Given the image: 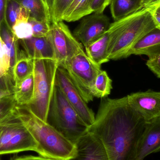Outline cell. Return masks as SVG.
<instances>
[{
    "label": "cell",
    "instance_id": "4dcf8cb0",
    "mask_svg": "<svg viewBox=\"0 0 160 160\" xmlns=\"http://www.w3.org/2000/svg\"><path fill=\"white\" fill-rule=\"evenodd\" d=\"M146 65L157 78L160 79V54L154 59L148 60Z\"/></svg>",
    "mask_w": 160,
    "mask_h": 160
},
{
    "label": "cell",
    "instance_id": "4316f807",
    "mask_svg": "<svg viewBox=\"0 0 160 160\" xmlns=\"http://www.w3.org/2000/svg\"><path fill=\"white\" fill-rule=\"evenodd\" d=\"M29 23L32 25L33 31V36L36 37H43L47 36L49 34L51 24L37 20L32 18H29Z\"/></svg>",
    "mask_w": 160,
    "mask_h": 160
},
{
    "label": "cell",
    "instance_id": "d4e9b609",
    "mask_svg": "<svg viewBox=\"0 0 160 160\" xmlns=\"http://www.w3.org/2000/svg\"><path fill=\"white\" fill-rule=\"evenodd\" d=\"M12 32L18 40L28 39L33 36L32 25L27 20L16 21L12 28Z\"/></svg>",
    "mask_w": 160,
    "mask_h": 160
},
{
    "label": "cell",
    "instance_id": "52a82bcc",
    "mask_svg": "<svg viewBox=\"0 0 160 160\" xmlns=\"http://www.w3.org/2000/svg\"><path fill=\"white\" fill-rule=\"evenodd\" d=\"M61 67L65 69L68 76L86 103L93 100V87L101 67L88 57L84 51L65 62Z\"/></svg>",
    "mask_w": 160,
    "mask_h": 160
},
{
    "label": "cell",
    "instance_id": "603a6c76",
    "mask_svg": "<svg viewBox=\"0 0 160 160\" xmlns=\"http://www.w3.org/2000/svg\"><path fill=\"white\" fill-rule=\"evenodd\" d=\"M30 18V13L26 8L14 0L8 1L4 21L11 31L16 21H28Z\"/></svg>",
    "mask_w": 160,
    "mask_h": 160
},
{
    "label": "cell",
    "instance_id": "277c9868",
    "mask_svg": "<svg viewBox=\"0 0 160 160\" xmlns=\"http://www.w3.org/2000/svg\"><path fill=\"white\" fill-rule=\"evenodd\" d=\"M47 122L74 145L87 132L88 129L56 85L50 104Z\"/></svg>",
    "mask_w": 160,
    "mask_h": 160
},
{
    "label": "cell",
    "instance_id": "484cf974",
    "mask_svg": "<svg viewBox=\"0 0 160 160\" xmlns=\"http://www.w3.org/2000/svg\"><path fill=\"white\" fill-rule=\"evenodd\" d=\"M73 0H54L53 10L51 16L52 23L62 21V18L68 7Z\"/></svg>",
    "mask_w": 160,
    "mask_h": 160
},
{
    "label": "cell",
    "instance_id": "8d00e7d4",
    "mask_svg": "<svg viewBox=\"0 0 160 160\" xmlns=\"http://www.w3.org/2000/svg\"><path fill=\"white\" fill-rule=\"evenodd\" d=\"M7 74H8L7 72H5L4 70L2 68H0V80L4 77Z\"/></svg>",
    "mask_w": 160,
    "mask_h": 160
},
{
    "label": "cell",
    "instance_id": "9c48e42d",
    "mask_svg": "<svg viewBox=\"0 0 160 160\" xmlns=\"http://www.w3.org/2000/svg\"><path fill=\"white\" fill-rule=\"evenodd\" d=\"M55 84L60 88L85 124L88 128L91 126L95 121L96 116L94 112L88 106L65 69L61 67H58L56 72Z\"/></svg>",
    "mask_w": 160,
    "mask_h": 160
},
{
    "label": "cell",
    "instance_id": "d590c367",
    "mask_svg": "<svg viewBox=\"0 0 160 160\" xmlns=\"http://www.w3.org/2000/svg\"><path fill=\"white\" fill-rule=\"evenodd\" d=\"M154 1H155V0H143V7L146 6L147 5L149 4L150 3L154 2Z\"/></svg>",
    "mask_w": 160,
    "mask_h": 160
},
{
    "label": "cell",
    "instance_id": "f546056e",
    "mask_svg": "<svg viewBox=\"0 0 160 160\" xmlns=\"http://www.w3.org/2000/svg\"><path fill=\"white\" fill-rule=\"evenodd\" d=\"M112 0H90L93 13H103L106 7L111 4Z\"/></svg>",
    "mask_w": 160,
    "mask_h": 160
},
{
    "label": "cell",
    "instance_id": "cb8c5ba5",
    "mask_svg": "<svg viewBox=\"0 0 160 160\" xmlns=\"http://www.w3.org/2000/svg\"><path fill=\"white\" fill-rule=\"evenodd\" d=\"M112 88V80L106 71L101 70L97 75L93 87L94 97L106 98L111 94Z\"/></svg>",
    "mask_w": 160,
    "mask_h": 160
},
{
    "label": "cell",
    "instance_id": "f1b7e54d",
    "mask_svg": "<svg viewBox=\"0 0 160 160\" xmlns=\"http://www.w3.org/2000/svg\"><path fill=\"white\" fill-rule=\"evenodd\" d=\"M145 7L149 10L156 27L160 30V0H155Z\"/></svg>",
    "mask_w": 160,
    "mask_h": 160
},
{
    "label": "cell",
    "instance_id": "ac0fdd59",
    "mask_svg": "<svg viewBox=\"0 0 160 160\" xmlns=\"http://www.w3.org/2000/svg\"><path fill=\"white\" fill-rule=\"evenodd\" d=\"M13 95L18 106H28L34 97V78L33 74L20 83L14 85Z\"/></svg>",
    "mask_w": 160,
    "mask_h": 160
},
{
    "label": "cell",
    "instance_id": "9a60e30c",
    "mask_svg": "<svg viewBox=\"0 0 160 160\" xmlns=\"http://www.w3.org/2000/svg\"><path fill=\"white\" fill-rule=\"evenodd\" d=\"M160 54V30L156 28L148 32L132 48L128 57L132 55H146L148 60Z\"/></svg>",
    "mask_w": 160,
    "mask_h": 160
},
{
    "label": "cell",
    "instance_id": "ba28073f",
    "mask_svg": "<svg viewBox=\"0 0 160 160\" xmlns=\"http://www.w3.org/2000/svg\"><path fill=\"white\" fill-rule=\"evenodd\" d=\"M50 36L59 67L84 51L83 45L76 39L63 21L51 23Z\"/></svg>",
    "mask_w": 160,
    "mask_h": 160
},
{
    "label": "cell",
    "instance_id": "44dd1931",
    "mask_svg": "<svg viewBox=\"0 0 160 160\" xmlns=\"http://www.w3.org/2000/svg\"><path fill=\"white\" fill-rule=\"evenodd\" d=\"M92 13L90 0H73L64 14L62 21L75 22Z\"/></svg>",
    "mask_w": 160,
    "mask_h": 160
},
{
    "label": "cell",
    "instance_id": "2e32d148",
    "mask_svg": "<svg viewBox=\"0 0 160 160\" xmlns=\"http://www.w3.org/2000/svg\"><path fill=\"white\" fill-rule=\"evenodd\" d=\"M111 38V34L107 30L98 39L85 48L88 57L99 66L110 61L108 52Z\"/></svg>",
    "mask_w": 160,
    "mask_h": 160
},
{
    "label": "cell",
    "instance_id": "5bb4252c",
    "mask_svg": "<svg viewBox=\"0 0 160 160\" xmlns=\"http://www.w3.org/2000/svg\"><path fill=\"white\" fill-rule=\"evenodd\" d=\"M23 48L22 51L32 60H55V52L50 33L43 37H32L28 39L19 40Z\"/></svg>",
    "mask_w": 160,
    "mask_h": 160
},
{
    "label": "cell",
    "instance_id": "3957f363",
    "mask_svg": "<svg viewBox=\"0 0 160 160\" xmlns=\"http://www.w3.org/2000/svg\"><path fill=\"white\" fill-rule=\"evenodd\" d=\"M18 115L39 146V156L51 159L68 160L76 147L48 122L34 114L26 106H16Z\"/></svg>",
    "mask_w": 160,
    "mask_h": 160
},
{
    "label": "cell",
    "instance_id": "d6986e66",
    "mask_svg": "<svg viewBox=\"0 0 160 160\" xmlns=\"http://www.w3.org/2000/svg\"><path fill=\"white\" fill-rule=\"evenodd\" d=\"M26 8L30 13V18L51 24L49 10L43 0H14Z\"/></svg>",
    "mask_w": 160,
    "mask_h": 160
},
{
    "label": "cell",
    "instance_id": "7a4b0ae2",
    "mask_svg": "<svg viewBox=\"0 0 160 160\" xmlns=\"http://www.w3.org/2000/svg\"><path fill=\"white\" fill-rule=\"evenodd\" d=\"M156 27L146 7L111 23L108 30L111 35L108 52L109 59L116 61L128 58L132 48Z\"/></svg>",
    "mask_w": 160,
    "mask_h": 160
},
{
    "label": "cell",
    "instance_id": "7402d4cb",
    "mask_svg": "<svg viewBox=\"0 0 160 160\" xmlns=\"http://www.w3.org/2000/svg\"><path fill=\"white\" fill-rule=\"evenodd\" d=\"M0 37L10 52V71L19 58L18 40L16 38L5 21L2 23L0 28Z\"/></svg>",
    "mask_w": 160,
    "mask_h": 160
},
{
    "label": "cell",
    "instance_id": "e0dca14e",
    "mask_svg": "<svg viewBox=\"0 0 160 160\" xmlns=\"http://www.w3.org/2000/svg\"><path fill=\"white\" fill-rule=\"evenodd\" d=\"M143 8V0H112L110 9L114 21L123 18Z\"/></svg>",
    "mask_w": 160,
    "mask_h": 160
},
{
    "label": "cell",
    "instance_id": "5b68a950",
    "mask_svg": "<svg viewBox=\"0 0 160 160\" xmlns=\"http://www.w3.org/2000/svg\"><path fill=\"white\" fill-rule=\"evenodd\" d=\"M58 67L55 60H33L34 97L32 102L26 106L45 122L48 121Z\"/></svg>",
    "mask_w": 160,
    "mask_h": 160
},
{
    "label": "cell",
    "instance_id": "ffe728a7",
    "mask_svg": "<svg viewBox=\"0 0 160 160\" xmlns=\"http://www.w3.org/2000/svg\"><path fill=\"white\" fill-rule=\"evenodd\" d=\"M14 85L22 82L33 72V60L28 57L22 51L19 52V58L11 69Z\"/></svg>",
    "mask_w": 160,
    "mask_h": 160
},
{
    "label": "cell",
    "instance_id": "83f0119b",
    "mask_svg": "<svg viewBox=\"0 0 160 160\" xmlns=\"http://www.w3.org/2000/svg\"><path fill=\"white\" fill-rule=\"evenodd\" d=\"M17 105L13 94L4 97L0 99V119L5 116Z\"/></svg>",
    "mask_w": 160,
    "mask_h": 160
},
{
    "label": "cell",
    "instance_id": "d6a6232c",
    "mask_svg": "<svg viewBox=\"0 0 160 160\" xmlns=\"http://www.w3.org/2000/svg\"><path fill=\"white\" fill-rule=\"evenodd\" d=\"M8 1V0H0V28L5 20Z\"/></svg>",
    "mask_w": 160,
    "mask_h": 160
},
{
    "label": "cell",
    "instance_id": "1f68e13d",
    "mask_svg": "<svg viewBox=\"0 0 160 160\" xmlns=\"http://www.w3.org/2000/svg\"><path fill=\"white\" fill-rule=\"evenodd\" d=\"M10 160H55L44 158L41 156H34L32 155L22 156H15Z\"/></svg>",
    "mask_w": 160,
    "mask_h": 160
},
{
    "label": "cell",
    "instance_id": "7c38bea8",
    "mask_svg": "<svg viewBox=\"0 0 160 160\" xmlns=\"http://www.w3.org/2000/svg\"><path fill=\"white\" fill-rule=\"evenodd\" d=\"M76 152L68 160H110L101 141L88 131L75 144Z\"/></svg>",
    "mask_w": 160,
    "mask_h": 160
},
{
    "label": "cell",
    "instance_id": "e575fe53",
    "mask_svg": "<svg viewBox=\"0 0 160 160\" xmlns=\"http://www.w3.org/2000/svg\"><path fill=\"white\" fill-rule=\"evenodd\" d=\"M54 0H43L44 2L46 4L49 10L51 16L52 14V10H53V5H54Z\"/></svg>",
    "mask_w": 160,
    "mask_h": 160
},
{
    "label": "cell",
    "instance_id": "8992f818",
    "mask_svg": "<svg viewBox=\"0 0 160 160\" xmlns=\"http://www.w3.org/2000/svg\"><path fill=\"white\" fill-rule=\"evenodd\" d=\"M27 151L40 154L38 144L21 120L16 106L0 119V155Z\"/></svg>",
    "mask_w": 160,
    "mask_h": 160
},
{
    "label": "cell",
    "instance_id": "6da1fadb",
    "mask_svg": "<svg viewBox=\"0 0 160 160\" xmlns=\"http://www.w3.org/2000/svg\"><path fill=\"white\" fill-rule=\"evenodd\" d=\"M146 123L129 104L127 96L105 98L88 131L101 141L110 160H136Z\"/></svg>",
    "mask_w": 160,
    "mask_h": 160
},
{
    "label": "cell",
    "instance_id": "8fae6325",
    "mask_svg": "<svg viewBox=\"0 0 160 160\" xmlns=\"http://www.w3.org/2000/svg\"><path fill=\"white\" fill-rule=\"evenodd\" d=\"M129 104L146 122L160 116V91L148 89L127 96Z\"/></svg>",
    "mask_w": 160,
    "mask_h": 160
},
{
    "label": "cell",
    "instance_id": "74e56055",
    "mask_svg": "<svg viewBox=\"0 0 160 160\" xmlns=\"http://www.w3.org/2000/svg\"><path fill=\"white\" fill-rule=\"evenodd\" d=\"M0 160H1V159H0Z\"/></svg>",
    "mask_w": 160,
    "mask_h": 160
},
{
    "label": "cell",
    "instance_id": "836d02e7",
    "mask_svg": "<svg viewBox=\"0 0 160 160\" xmlns=\"http://www.w3.org/2000/svg\"><path fill=\"white\" fill-rule=\"evenodd\" d=\"M11 94H13V89H10L8 88L0 87V99Z\"/></svg>",
    "mask_w": 160,
    "mask_h": 160
},
{
    "label": "cell",
    "instance_id": "30bf717a",
    "mask_svg": "<svg viewBox=\"0 0 160 160\" xmlns=\"http://www.w3.org/2000/svg\"><path fill=\"white\" fill-rule=\"evenodd\" d=\"M111 24L110 18L103 13H94L83 18L73 35L86 48L101 37Z\"/></svg>",
    "mask_w": 160,
    "mask_h": 160
},
{
    "label": "cell",
    "instance_id": "4fadbf2b",
    "mask_svg": "<svg viewBox=\"0 0 160 160\" xmlns=\"http://www.w3.org/2000/svg\"><path fill=\"white\" fill-rule=\"evenodd\" d=\"M160 152V116L146 123L138 144L136 160Z\"/></svg>",
    "mask_w": 160,
    "mask_h": 160
}]
</instances>
